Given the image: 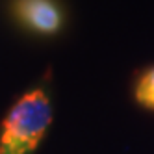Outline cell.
<instances>
[{
  "instance_id": "obj_1",
  "label": "cell",
  "mask_w": 154,
  "mask_h": 154,
  "mask_svg": "<svg viewBox=\"0 0 154 154\" xmlns=\"http://www.w3.org/2000/svg\"><path fill=\"white\" fill-rule=\"evenodd\" d=\"M52 121L54 106L45 87L20 95L0 123V154H34Z\"/></svg>"
},
{
  "instance_id": "obj_2",
  "label": "cell",
  "mask_w": 154,
  "mask_h": 154,
  "mask_svg": "<svg viewBox=\"0 0 154 154\" xmlns=\"http://www.w3.org/2000/svg\"><path fill=\"white\" fill-rule=\"evenodd\" d=\"M11 13L30 34L52 37L65 24V11L60 0H13Z\"/></svg>"
},
{
  "instance_id": "obj_3",
  "label": "cell",
  "mask_w": 154,
  "mask_h": 154,
  "mask_svg": "<svg viewBox=\"0 0 154 154\" xmlns=\"http://www.w3.org/2000/svg\"><path fill=\"white\" fill-rule=\"evenodd\" d=\"M134 100L143 109L154 112V65L137 74L134 82Z\"/></svg>"
}]
</instances>
